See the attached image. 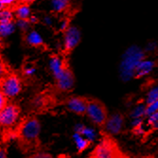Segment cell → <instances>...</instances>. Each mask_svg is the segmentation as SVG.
<instances>
[{
    "instance_id": "cell-1",
    "label": "cell",
    "mask_w": 158,
    "mask_h": 158,
    "mask_svg": "<svg viewBox=\"0 0 158 158\" xmlns=\"http://www.w3.org/2000/svg\"><path fill=\"white\" fill-rule=\"evenodd\" d=\"M41 129L40 120L34 116H28L19 119L13 128L3 130L1 141H14L20 152L27 155L42 150Z\"/></svg>"
},
{
    "instance_id": "cell-2",
    "label": "cell",
    "mask_w": 158,
    "mask_h": 158,
    "mask_svg": "<svg viewBox=\"0 0 158 158\" xmlns=\"http://www.w3.org/2000/svg\"><path fill=\"white\" fill-rule=\"evenodd\" d=\"M89 155L95 158H130L121 149L114 135L103 130H100L99 142Z\"/></svg>"
},
{
    "instance_id": "cell-3",
    "label": "cell",
    "mask_w": 158,
    "mask_h": 158,
    "mask_svg": "<svg viewBox=\"0 0 158 158\" xmlns=\"http://www.w3.org/2000/svg\"><path fill=\"white\" fill-rule=\"evenodd\" d=\"M146 58L145 51L137 46L129 48L122 55L119 64V74L124 81L135 78V72L139 63Z\"/></svg>"
},
{
    "instance_id": "cell-4",
    "label": "cell",
    "mask_w": 158,
    "mask_h": 158,
    "mask_svg": "<svg viewBox=\"0 0 158 158\" xmlns=\"http://www.w3.org/2000/svg\"><path fill=\"white\" fill-rule=\"evenodd\" d=\"M85 116H87L94 125L100 130H103L109 117V113L107 107L102 102L96 98H88Z\"/></svg>"
},
{
    "instance_id": "cell-5",
    "label": "cell",
    "mask_w": 158,
    "mask_h": 158,
    "mask_svg": "<svg viewBox=\"0 0 158 158\" xmlns=\"http://www.w3.org/2000/svg\"><path fill=\"white\" fill-rule=\"evenodd\" d=\"M21 109L12 102H8L0 110V128L2 130H8L15 126L20 119Z\"/></svg>"
},
{
    "instance_id": "cell-6",
    "label": "cell",
    "mask_w": 158,
    "mask_h": 158,
    "mask_svg": "<svg viewBox=\"0 0 158 158\" xmlns=\"http://www.w3.org/2000/svg\"><path fill=\"white\" fill-rule=\"evenodd\" d=\"M0 89L8 98L17 97L23 90V82L20 77L14 73H8L0 81Z\"/></svg>"
},
{
    "instance_id": "cell-7",
    "label": "cell",
    "mask_w": 158,
    "mask_h": 158,
    "mask_svg": "<svg viewBox=\"0 0 158 158\" xmlns=\"http://www.w3.org/2000/svg\"><path fill=\"white\" fill-rule=\"evenodd\" d=\"M125 125V116L122 113L117 112L108 117L103 131L112 135H118L123 133Z\"/></svg>"
},
{
    "instance_id": "cell-8",
    "label": "cell",
    "mask_w": 158,
    "mask_h": 158,
    "mask_svg": "<svg viewBox=\"0 0 158 158\" xmlns=\"http://www.w3.org/2000/svg\"><path fill=\"white\" fill-rule=\"evenodd\" d=\"M81 40V30L76 26H69L67 30L64 32V48L69 52L75 49Z\"/></svg>"
},
{
    "instance_id": "cell-9",
    "label": "cell",
    "mask_w": 158,
    "mask_h": 158,
    "mask_svg": "<svg viewBox=\"0 0 158 158\" xmlns=\"http://www.w3.org/2000/svg\"><path fill=\"white\" fill-rule=\"evenodd\" d=\"M87 100L84 97L80 96H72L69 97L64 102L65 107L71 113H73L78 116H85L86 106H87Z\"/></svg>"
},
{
    "instance_id": "cell-10",
    "label": "cell",
    "mask_w": 158,
    "mask_h": 158,
    "mask_svg": "<svg viewBox=\"0 0 158 158\" xmlns=\"http://www.w3.org/2000/svg\"><path fill=\"white\" fill-rule=\"evenodd\" d=\"M57 89L61 92H69L72 90L75 85V78L71 70L67 67L64 72L56 80Z\"/></svg>"
},
{
    "instance_id": "cell-11",
    "label": "cell",
    "mask_w": 158,
    "mask_h": 158,
    "mask_svg": "<svg viewBox=\"0 0 158 158\" xmlns=\"http://www.w3.org/2000/svg\"><path fill=\"white\" fill-rule=\"evenodd\" d=\"M48 68L50 73L52 74L53 78L56 80L57 78H59L64 72V70L67 68L65 65L64 60L59 55H53L49 58L48 61Z\"/></svg>"
},
{
    "instance_id": "cell-12",
    "label": "cell",
    "mask_w": 158,
    "mask_h": 158,
    "mask_svg": "<svg viewBox=\"0 0 158 158\" xmlns=\"http://www.w3.org/2000/svg\"><path fill=\"white\" fill-rule=\"evenodd\" d=\"M154 66H155V62L152 60H148L146 58L143 59L135 69V78H142L149 75L153 70Z\"/></svg>"
},
{
    "instance_id": "cell-13",
    "label": "cell",
    "mask_w": 158,
    "mask_h": 158,
    "mask_svg": "<svg viewBox=\"0 0 158 158\" xmlns=\"http://www.w3.org/2000/svg\"><path fill=\"white\" fill-rule=\"evenodd\" d=\"M25 40L27 44L32 48H40V47H43L45 44L43 36L37 31H34V30L27 31L26 32Z\"/></svg>"
},
{
    "instance_id": "cell-14",
    "label": "cell",
    "mask_w": 158,
    "mask_h": 158,
    "mask_svg": "<svg viewBox=\"0 0 158 158\" xmlns=\"http://www.w3.org/2000/svg\"><path fill=\"white\" fill-rule=\"evenodd\" d=\"M15 8L13 9V14L16 19H25L27 20L31 15V9L28 4L26 3H19L14 6Z\"/></svg>"
},
{
    "instance_id": "cell-15",
    "label": "cell",
    "mask_w": 158,
    "mask_h": 158,
    "mask_svg": "<svg viewBox=\"0 0 158 158\" xmlns=\"http://www.w3.org/2000/svg\"><path fill=\"white\" fill-rule=\"evenodd\" d=\"M73 139L76 143L77 146V150H78V153H81L82 152H84L87 148H89L91 146V144L93 143V140L85 137L81 135H79L77 133L74 134L73 135Z\"/></svg>"
},
{
    "instance_id": "cell-16",
    "label": "cell",
    "mask_w": 158,
    "mask_h": 158,
    "mask_svg": "<svg viewBox=\"0 0 158 158\" xmlns=\"http://www.w3.org/2000/svg\"><path fill=\"white\" fill-rule=\"evenodd\" d=\"M149 130L143 134V138L147 139L148 136L155 131H158V112L151 114L148 117V123H147Z\"/></svg>"
},
{
    "instance_id": "cell-17",
    "label": "cell",
    "mask_w": 158,
    "mask_h": 158,
    "mask_svg": "<svg viewBox=\"0 0 158 158\" xmlns=\"http://www.w3.org/2000/svg\"><path fill=\"white\" fill-rule=\"evenodd\" d=\"M16 30V24L14 21L1 23L0 24V36L2 38H6L11 35Z\"/></svg>"
},
{
    "instance_id": "cell-18",
    "label": "cell",
    "mask_w": 158,
    "mask_h": 158,
    "mask_svg": "<svg viewBox=\"0 0 158 158\" xmlns=\"http://www.w3.org/2000/svg\"><path fill=\"white\" fill-rule=\"evenodd\" d=\"M70 2L71 0H51V10L55 13H62L68 9Z\"/></svg>"
},
{
    "instance_id": "cell-19",
    "label": "cell",
    "mask_w": 158,
    "mask_h": 158,
    "mask_svg": "<svg viewBox=\"0 0 158 158\" xmlns=\"http://www.w3.org/2000/svg\"><path fill=\"white\" fill-rule=\"evenodd\" d=\"M75 133L79 134V135H81L85 137H87L91 140L94 141V138H95V131L91 128H88L84 126L83 124H78L75 128Z\"/></svg>"
},
{
    "instance_id": "cell-20",
    "label": "cell",
    "mask_w": 158,
    "mask_h": 158,
    "mask_svg": "<svg viewBox=\"0 0 158 158\" xmlns=\"http://www.w3.org/2000/svg\"><path fill=\"white\" fill-rule=\"evenodd\" d=\"M13 19H14V14H13V10L11 8L3 7L2 9H0V24L13 21Z\"/></svg>"
},
{
    "instance_id": "cell-21",
    "label": "cell",
    "mask_w": 158,
    "mask_h": 158,
    "mask_svg": "<svg viewBox=\"0 0 158 158\" xmlns=\"http://www.w3.org/2000/svg\"><path fill=\"white\" fill-rule=\"evenodd\" d=\"M157 100H158V84H154L147 91L145 104H150L154 102H157Z\"/></svg>"
},
{
    "instance_id": "cell-22",
    "label": "cell",
    "mask_w": 158,
    "mask_h": 158,
    "mask_svg": "<svg viewBox=\"0 0 158 158\" xmlns=\"http://www.w3.org/2000/svg\"><path fill=\"white\" fill-rule=\"evenodd\" d=\"M25 158H54V157L52 156L51 153L40 150V151L27 154V156Z\"/></svg>"
},
{
    "instance_id": "cell-23",
    "label": "cell",
    "mask_w": 158,
    "mask_h": 158,
    "mask_svg": "<svg viewBox=\"0 0 158 158\" xmlns=\"http://www.w3.org/2000/svg\"><path fill=\"white\" fill-rule=\"evenodd\" d=\"M23 73L26 77L31 78L33 77L36 73V67L33 64H27L24 67H23Z\"/></svg>"
},
{
    "instance_id": "cell-24",
    "label": "cell",
    "mask_w": 158,
    "mask_h": 158,
    "mask_svg": "<svg viewBox=\"0 0 158 158\" xmlns=\"http://www.w3.org/2000/svg\"><path fill=\"white\" fill-rule=\"evenodd\" d=\"M16 24V27H19V30H21L22 31L27 32V31H30V27H31V23L30 21L25 20V19H17V21L15 22Z\"/></svg>"
},
{
    "instance_id": "cell-25",
    "label": "cell",
    "mask_w": 158,
    "mask_h": 158,
    "mask_svg": "<svg viewBox=\"0 0 158 158\" xmlns=\"http://www.w3.org/2000/svg\"><path fill=\"white\" fill-rule=\"evenodd\" d=\"M9 142H0V158H9Z\"/></svg>"
},
{
    "instance_id": "cell-26",
    "label": "cell",
    "mask_w": 158,
    "mask_h": 158,
    "mask_svg": "<svg viewBox=\"0 0 158 158\" xmlns=\"http://www.w3.org/2000/svg\"><path fill=\"white\" fill-rule=\"evenodd\" d=\"M8 68L4 61L0 58V81H1L7 74H8Z\"/></svg>"
},
{
    "instance_id": "cell-27",
    "label": "cell",
    "mask_w": 158,
    "mask_h": 158,
    "mask_svg": "<svg viewBox=\"0 0 158 158\" xmlns=\"http://www.w3.org/2000/svg\"><path fill=\"white\" fill-rule=\"evenodd\" d=\"M3 5V7H6V8H12L14 7L17 2H18V0H0Z\"/></svg>"
},
{
    "instance_id": "cell-28",
    "label": "cell",
    "mask_w": 158,
    "mask_h": 158,
    "mask_svg": "<svg viewBox=\"0 0 158 158\" xmlns=\"http://www.w3.org/2000/svg\"><path fill=\"white\" fill-rule=\"evenodd\" d=\"M9 102V98L4 95L2 90L0 89V110H1Z\"/></svg>"
},
{
    "instance_id": "cell-29",
    "label": "cell",
    "mask_w": 158,
    "mask_h": 158,
    "mask_svg": "<svg viewBox=\"0 0 158 158\" xmlns=\"http://www.w3.org/2000/svg\"><path fill=\"white\" fill-rule=\"evenodd\" d=\"M70 26V24H69V21L67 20V19H64V20H62L61 22H60V24H59V28H60V31H65L67 28H68V27Z\"/></svg>"
},
{
    "instance_id": "cell-30",
    "label": "cell",
    "mask_w": 158,
    "mask_h": 158,
    "mask_svg": "<svg viewBox=\"0 0 158 158\" xmlns=\"http://www.w3.org/2000/svg\"><path fill=\"white\" fill-rule=\"evenodd\" d=\"M43 23L47 26H52L53 25V18L49 15H46L44 18H43Z\"/></svg>"
},
{
    "instance_id": "cell-31",
    "label": "cell",
    "mask_w": 158,
    "mask_h": 158,
    "mask_svg": "<svg viewBox=\"0 0 158 158\" xmlns=\"http://www.w3.org/2000/svg\"><path fill=\"white\" fill-rule=\"evenodd\" d=\"M28 21H30L31 24H36V23H38L39 19H38V17L36 15H32V14H31V17L28 18Z\"/></svg>"
},
{
    "instance_id": "cell-32",
    "label": "cell",
    "mask_w": 158,
    "mask_h": 158,
    "mask_svg": "<svg viewBox=\"0 0 158 158\" xmlns=\"http://www.w3.org/2000/svg\"><path fill=\"white\" fill-rule=\"evenodd\" d=\"M19 1L21 3H26V4H28V5H31L32 3H34L36 0H19Z\"/></svg>"
},
{
    "instance_id": "cell-33",
    "label": "cell",
    "mask_w": 158,
    "mask_h": 158,
    "mask_svg": "<svg viewBox=\"0 0 158 158\" xmlns=\"http://www.w3.org/2000/svg\"><path fill=\"white\" fill-rule=\"evenodd\" d=\"M3 39H4V38H2L1 36H0V46H1V45L3 44Z\"/></svg>"
},
{
    "instance_id": "cell-34",
    "label": "cell",
    "mask_w": 158,
    "mask_h": 158,
    "mask_svg": "<svg viewBox=\"0 0 158 158\" xmlns=\"http://www.w3.org/2000/svg\"><path fill=\"white\" fill-rule=\"evenodd\" d=\"M2 8H3V5H2L1 1H0V9H2Z\"/></svg>"
},
{
    "instance_id": "cell-35",
    "label": "cell",
    "mask_w": 158,
    "mask_h": 158,
    "mask_svg": "<svg viewBox=\"0 0 158 158\" xmlns=\"http://www.w3.org/2000/svg\"><path fill=\"white\" fill-rule=\"evenodd\" d=\"M86 158H95V157H93V156H91V155H89L88 157H86Z\"/></svg>"
}]
</instances>
